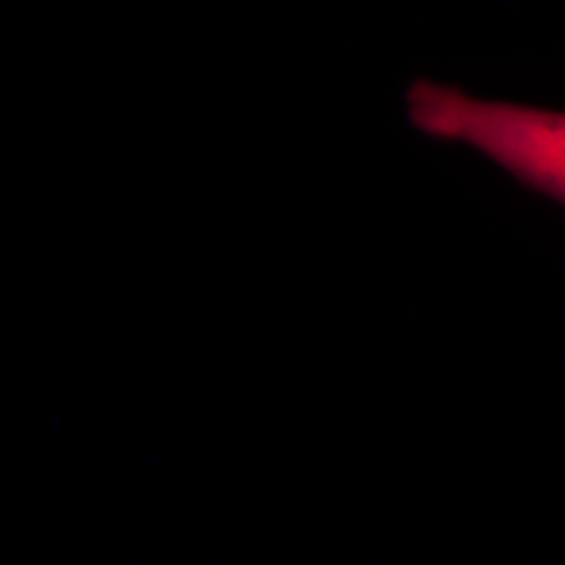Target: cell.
<instances>
[{
    "label": "cell",
    "instance_id": "1",
    "mask_svg": "<svg viewBox=\"0 0 565 565\" xmlns=\"http://www.w3.org/2000/svg\"><path fill=\"white\" fill-rule=\"evenodd\" d=\"M406 116L429 139L467 145L525 189L565 207V111L478 99L457 86L413 82Z\"/></svg>",
    "mask_w": 565,
    "mask_h": 565
}]
</instances>
